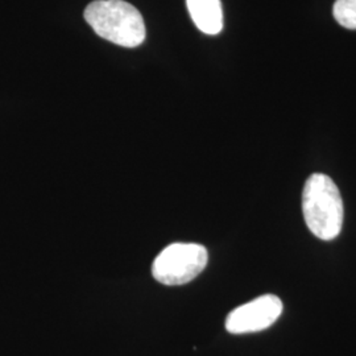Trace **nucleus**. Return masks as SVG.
<instances>
[{
  "instance_id": "f257e3e1",
  "label": "nucleus",
  "mask_w": 356,
  "mask_h": 356,
  "mask_svg": "<svg viewBox=\"0 0 356 356\" xmlns=\"http://www.w3.org/2000/svg\"><path fill=\"white\" fill-rule=\"evenodd\" d=\"M302 211L306 225L321 241L335 239L343 226V201L341 191L329 176L314 173L302 191Z\"/></svg>"
},
{
  "instance_id": "20e7f679",
  "label": "nucleus",
  "mask_w": 356,
  "mask_h": 356,
  "mask_svg": "<svg viewBox=\"0 0 356 356\" xmlns=\"http://www.w3.org/2000/svg\"><path fill=\"white\" fill-rule=\"evenodd\" d=\"M282 313V302L275 294H264L234 309L226 319L231 334H250L270 327Z\"/></svg>"
},
{
  "instance_id": "7ed1b4c3",
  "label": "nucleus",
  "mask_w": 356,
  "mask_h": 356,
  "mask_svg": "<svg viewBox=\"0 0 356 356\" xmlns=\"http://www.w3.org/2000/svg\"><path fill=\"white\" fill-rule=\"evenodd\" d=\"M207 261L209 254L204 245L197 243H173L154 259L153 277L168 286L185 285L202 273Z\"/></svg>"
},
{
  "instance_id": "f03ea898",
  "label": "nucleus",
  "mask_w": 356,
  "mask_h": 356,
  "mask_svg": "<svg viewBox=\"0 0 356 356\" xmlns=\"http://www.w3.org/2000/svg\"><path fill=\"white\" fill-rule=\"evenodd\" d=\"M85 19L98 36L124 48H136L145 40L141 13L123 0H97L85 10Z\"/></svg>"
},
{
  "instance_id": "39448f33",
  "label": "nucleus",
  "mask_w": 356,
  "mask_h": 356,
  "mask_svg": "<svg viewBox=\"0 0 356 356\" xmlns=\"http://www.w3.org/2000/svg\"><path fill=\"white\" fill-rule=\"evenodd\" d=\"M191 19L206 35H218L223 28V10L220 0H186Z\"/></svg>"
},
{
  "instance_id": "423d86ee",
  "label": "nucleus",
  "mask_w": 356,
  "mask_h": 356,
  "mask_svg": "<svg viewBox=\"0 0 356 356\" xmlns=\"http://www.w3.org/2000/svg\"><path fill=\"white\" fill-rule=\"evenodd\" d=\"M332 13L341 26L356 29V0H337Z\"/></svg>"
}]
</instances>
